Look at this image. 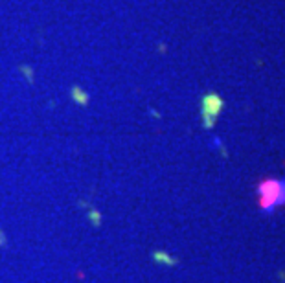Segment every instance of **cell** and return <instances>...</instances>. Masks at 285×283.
<instances>
[{"label": "cell", "mask_w": 285, "mask_h": 283, "mask_svg": "<svg viewBox=\"0 0 285 283\" xmlns=\"http://www.w3.org/2000/svg\"><path fill=\"white\" fill-rule=\"evenodd\" d=\"M70 96H72V100L76 101L77 105H81V107H87L88 105V94L85 90H83L81 86H72L70 88Z\"/></svg>", "instance_id": "cell-3"}, {"label": "cell", "mask_w": 285, "mask_h": 283, "mask_svg": "<svg viewBox=\"0 0 285 283\" xmlns=\"http://www.w3.org/2000/svg\"><path fill=\"white\" fill-rule=\"evenodd\" d=\"M155 259H157L158 263H166V265H175V259L169 258L166 252H155Z\"/></svg>", "instance_id": "cell-4"}, {"label": "cell", "mask_w": 285, "mask_h": 283, "mask_svg": "<svg viewBox=\"0 0 285 283\" xmlns=\"http://www.w3.org/2000/svg\"><path fill=\"white\" fill-rule=\"evenodd\" d=\"M260 208L263 212H272L274 208L285 204V180L280 178H265L258 184Z\"/></svg>", "instance_id": "cell-1"}, {"label": "cell", "mask_w": 285, "mask_h": 283, "mask_svg": "<svg viewBox=\"0 0 285 283\" xmlns=\"http://www.w3.org/2000/svg\"><path fill=\"white\" fill-rule=\"evenodd\" d=\"M21 72H22V76H24V79L28 81V83H33V70H31V66L21 65Z\"/></svg>", "instance_id": "cell-5"}, {"label": "cell", "mask_w": 285, "mask_h": 283, "mask_svg": "<svg viewBox=\"0 0 285 283\" xmlns=\"http://www.w3.org/2000/svg\"><path fill=\"white\" fill-rule=\"evenodd\" d=\"M223 100L215 92H210L203 98V123L206 129H212L223 111Z\"/></svg>", "instance_id": "cell-2"}, {"label": "cell", "mask_w": 285, "mask_h": 283, "mask_svg": "<svg viewBox=\"0 0 285 283\" xmlns=\"http://www.w3.org/2000/svg\"><path fill=\"white\" fill-rule=\"evenodd\" d=\"M4 243H6V239H4V233L0 232V247H2V245H4Z\"/></svg>", "instance_id": "cell-6"}]
</instances>
